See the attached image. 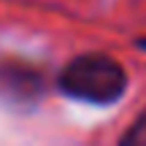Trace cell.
<instances>
[{
  "instance_id": "3",
  "label": "cell",
  "mask_w": 146,
  "mask_h": 146,
  "mask_svg": "<svg viewBox=\"0 0 146 146\" xmlns=\"http://www.w3.org/2000/svg\"><path fill=\"white\" fill-rule=\"evenodd\" d=\"M119 146H146V111L127 127V133L122 135Z\"/></svg>"
},
{
  "instance_id": "2",
  "label": "cell",
  "mask_w": 146,
  "mask_h": 146,
  "mask_svg": "<svg viewBox=\"0 0 146 146\" xmlns=\"http://www.w3.org/2000/svg\"><path fill=\"white\" fill-rule=\"evenodd\" d=\"M0 92L11 100H35L43 92V76L27 65H3L0 68Z\"/></svg>"
},
{
  "instance_id": "4",
  "label": "cell",
  "mask_w": 146,
  "mask_h": 146,
  "mask_svg": "<svg viewBox=\"0 0 146 146\" xmlns=\"http://www.w3.org/2000/svg\"><path fill=\"white\" fill-rule=\"evenodd\" d=\"M138 46H141V49H146V38H138Z\"/></svg>"
},
{
  "instance_id": "1",
  "label": "cell",
  "mask_w": 146,
  "mask_h": 146,
  "mask_svg": "<svg viewBox=\"0 0 146 146\" xmlns=\"http://www.w3.org/2000/svg\"><path fill=\"white\" fill-rule=\"evenodd\" d=\"M57 87L73 100L92 106H111L125 95L127 73L114 57L89 52L81 57H73L65 65L57 78Z\"/></svg>"
}]
</instances>
